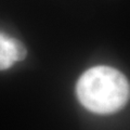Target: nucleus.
Here are the masks:
<instances>
[{
    "label": "nucleus",
    "mask_w": 130,
    "mask_h": 130,
    "mask_svg": "<svg viewBox=\"0 0 130 130\" xmlns=\"http://www.w3.org/2000/svg\"><path fill=\"white\" fill-rule=\"evenodd\" d=\"M76 94L88 111L101 115L118 112L130 95L129 81L123 73L109 66H94L86 71L76 85Z\"/></svg>",
    "instance_id": "1"
},
{
    "label": "nucleus",
    "mask_w": 130,
    "mask_h": 130,
    "mask_svg": "<svg viewBox=\"0 0 130 130\" xmlns=\"http://www.w3.org/2000/svg\"><path fill=\"white\" fill-rule=\"evenodd\" d=\"M27 55L25 46L15 38L0 32V71L10 68L16 62H21Z\"/></svg>",
    "instance_id": "2"
}]
</instances>
